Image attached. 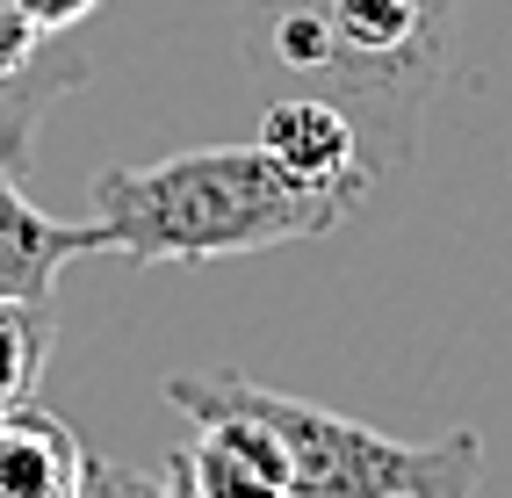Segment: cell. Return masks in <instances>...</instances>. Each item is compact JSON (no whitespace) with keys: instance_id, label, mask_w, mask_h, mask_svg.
<instances>
[{"instance_id":"obj_1","label":"cell","mask_w":512,"mask_h":498,"mask_svg":"<svg viewBox=\"0 0 512 498\" xmlns=\"http://www.w3.org/2000/svg\"><path fill=\"white\" fill-rule=\"evenodd\" d=\"M238 65L275 94H325L361 130L368 181L419 159V130L455 73L462 0H224Z\"/></svg>"},{"instance_id":"obj_2","label":"cell","mask_w":512,"mask_h":498,"mask_svg":"<svg viewBox=\"0 0 512 498\" xmlns=\"http://www.w3.org/2000/svg\"><path fill=\"white\" fill-rule=\"evenodd\" d=\"M354 181H303L267 145H202L87 181L94 231L123 260H231L325 239L361 210Z\"/></svg>"},{"instance_id":"obj_3","label":"cell","mask_w":512,"mask_h":498,"mask_svg":"<svg viewBox=\"0 0 512 498\" xmlns=\"http://www.w3.org/2000/svg\"><path fill=\"white\" fill-rule=\"evenodd\" d=\"M246 412L267 419V434L289 455V498H412L419 455L412 441H390L361 419H339L325 405H303V397H282L253 376H217Z\"/></svg>"},{"instance_id":"obj_4","label":"cell","mask_w":512,"mask_h":498,"mask_svg":"<svg viewBox=\"0 0 512 498\" xmlns=\"http://www.w3.org/2000/svg\"><path fill=\"white\" fill-rule=\"evenodd\" d=\"M80 253H109L94 217L58 224L22 195V174L0 166V304H51L58 268H73Z\"/></svg>"},{"instance_id":"obj_5","label":"cell","mask_w":512,"mask_h":498,"mask_svg":"<svg viewBox=\"0 0 512 498\" xmlns=\"http://www.w3.org/2000/svg\"><path fill=\"white\" fill-rule=\"evenodd\" d=\"M289 174L303 181H354V188H375L368 166H361V130L354 116L325 102V94H267V116H260V138Z\"/></svg>"},{"instance_id":"obj_6","label":"cell","mask_w":512,"mask_h":498,"mask_svg":"<svg viewBox=\"0 0 512 498\" xmlns=\"http://www.w3.org/2000/svg\"><path fill=\"white\" fill-rule=\"evenodd\" d=\"M87 448L37 397L0 412V498H80Z\"/></svg>"},{"instance_id":"obj_7","label":"cell","mask_w":512,"mask_h":498,"mask_svg":"<svg viewBox=\"0 0 512 498\" xmlns=\"http://www.w3.org/2000/svg\"><path fill=\"white\" fill-rule=\"evenodd\" d=\"M51 354V304H0V412L37 390Z\"/></svg>"},{"instance_id":"obj_8","label":"cell","mask_w":512,"mask_h":498,"mask_svg":"<svg viewBox=\"0 0 512 498\" xmlns=\"http://www.w3.org/2000/svg\"><path fill=\"white\" fill-rule=\"evenodd\" d=\"M476 462H484V441L476 434H440L419 455L412 498H476Z\"/></svg>"},{"instance_id":"obj_9","label":"cell","mask_w":512,"mask_h":498,"mask_svg":"<svg viewBox=\"0 0 512 498\" xmlns=\"http://www.w3.org/2000/svg\"><path fill=\"white\" fill-rule=\"evenodd\" d=\"M80 498H195L174 470L152 477L138 470V462H116V455H87V470H80Z\"/></svg>"},{"instance_id":"obj_10","label":"cell","mask_w":512,"mask_h":498,"mask_svg":"<svg viewBox=\"0 0 512 498\" xmlns=\"http://www.w3.org/2000/svg\"><path fill=\"white\" fill-rule=\"evenodd\" d=\"M15 8L44 29V37H73L87 15H101V0H15Z\"/></svg>"}]
</instances>
